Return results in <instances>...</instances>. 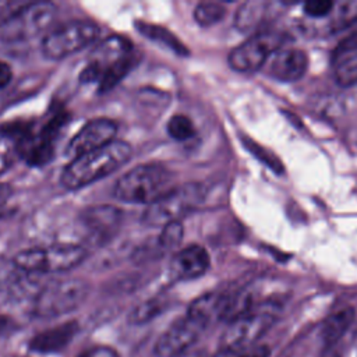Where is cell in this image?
<instances>
[{
	"label": "cell",
	"instance_id": "1",
	"mask_svg": "<svg viewBox=\"0 0 357 357\" xmlns=\"http://www.w3.org/2000/svg\"><path fill=\"white\" fill-rule=\"evenodd\" d=\"M131 42L121 35H110L91 52L79 73L82 84H96L100 92L110 91L132 67Z\"/></svg>",
	"mask_w": 357,
	"mask_h": 357
},
{
	"label": "cell",
	"instance_id": "2",
	"mask_svg": "<svg viewBox=\"0 0 357 357\" xmlns=\"http://www.w3.org/2000/svg\"><path fill=\"white\" fill-rule=\"evenodd\" d=\"M132 155L131 145L121 139L77 156L70 160L60 174V183L67 190H78L89 185L120 169Z\"/></svg>",
	"mask_w": 357,
	"mask_h": 357
},
{
	"label": "cell",
	"instance_id": "3",
	"mask_svg": "<svg viewBox=\"0 0 357 357\" xmlns=\"http://www.w3.org/2000/svg\"><path fill=\"white\" fill-rule=\"evenodd\" d=\"M173 181V174L162 165H139L124 173L114 184L113 194L127 204L151 205L166 194Z\"/></svg>",
	"mask_w": 357,
	"mask_h": 357
},
{
	"label": "cell",
	"instance_id": "4",
	"mask_svg": "<svg viewBox=\"0 0 357 357\" xmlns=\"http://www.w3.org/2000/svg\"><path fill=\"white\" fill-rule=\"evenodd\" d=\"M278 304L262 301L247 312L227 322L222 335V349L241 354L258 340L276 321Z\"/></svg>",
	"mask_w": 357,
	"mask_h": 357
},
{
	"label": "cell",
	"instance_id": "5",
	"mask_svg": "<svg viewBox=\"0 0 357 357\" xmlns=\"http://www.w3.org/2000/svg\"><path fill=\"white\" fill-rule=\"evenodd\" d=\"M86 258L79 244H54L43 248H28L14 257V265L28 273H60L78 266Z\"/></svg>",
	"mask_w": 357,
	"mask_h": 357
},
{
	"label": "cell",
	"instance_id": "6",
	"mask_svg": "<svg viewBox=\"0 0 357 357\" xmlns=\"http://www.w3.org/2000/svg\"><path fill=\"white\" fill-rule=\"evenodd\" d=\"M89 293L82 279H63L45 284L36 294L32 312L38 318H56L77 310Z\"/></svg>",
	"mask_w": 357,
	"mask_h": 357
},
{
	"label": "cell",
	"instance_id": "7",
	"mask_svg": "<svg viewBox=\"0 0 357 357\" xmlns=\"http://www.w3.org/2000/svg\"><path fill=\"white\" fill-rule=\"evenodd\" d=\"M56 14L57 7L49 1L22 4L3 18L0 38L7 42L32 39L50 28Z\"/></svg>",
	"mask_w": 357,
	"mask_h": 357
},
{
	"label": "cell",
	"instance_id": "8",
	"mask_svg": "<svg viewBox=\"0 0 357 357\" xmlns=\"http://www.w3.org/2000/svg\"><path fill=\"white\" fill-rule=\"evenodd\" d=\"M100 33V28L89 21L64 22L46 32L42 39V53L50 60H61L92 45Z\"/></svg>",
	"mask_w": 357,
	"mask_h": 357
},
{
	"label": "cell",
	"instance_id": "9",
	"mask_svg": "<svg viewBox=\"0 0 357 357\" xmlns=\"http://www.w3.org/2000/svg\"><path fill=\"white\" fill-rule=\"evenodd\" d=\"M202 199L199 184L187 183L174 185L153 204L148 205L144 213V222L151 226H165L172 222H180L183 216L191 212Z\"/></svg>",
	"mask_w": 357,
	"mask_h": 357
},
{
	"label": "cell",
	"instance_id": "10",
	"mask_svg": "<svg viewBox=\"0 0 357 357\" xmlns=\"http://www.w3.org/2000/svg\"><path fill=\"white\" fill-rule=\"evenodd\" d=\"M283 38L280 33H255L234 47L227 57L230 67L238 73L259 70L268 57L279 50Z\"/></svg>",
	"mask_w": 357,
	"mask_h": 357
},
{
	"label": "cell",
	"instance_id": "11",
	"mask_svg": "<svg viewBox=\"0 0 357 357\" xmlns=\"http://www.w3.org/2000/svg\"><path fill=\"white\" fill-rule=\"evenodd\" d=\"M208 325L187 312L184 317L173 322L155 344V354L158 357H176L187 351L202 335Z\"/></svg>",
	"mask_w": 357,
	"mask_h": 357
},
{
	"label": "cell",
	"instance_id": "12",
	"mask_svg": "<svg viewBox=\"0 0 357 357\" xmlns=\"http://www.w3.org/2000/svg\"><path fill=\"white\" fill-rule=\"evenodd\" d=\"M117 124L106 117H96L82 126L66 146L70 159L99 149L116 139Z\"/></svg>",
	"mask_w": 357,
	"mask_h": 357
},
{
	"label": "cell",
	"instance_id": "13",
	"mask_svg": "<svg viewBox=\"0 0 357 357\" xmlns=\"http://www.w3.org/2000/svg\"><path fill=\"white\" fill-rule=\"evenodd\" d=\"M211 265L208 251L198 244H191L177 251L169 266L170 276L176 280H192L202 276Z\"/></svg>",
	"mask_w": 357,
	"mask_h": 357
},
{
	"label": "cell",
	"instance_id": "14",
	"mask_svg": "<svg viewBox=\"0 0 357 357\" xmlns=\"http://www.w3.org/2000/svg\"><path fill=\"white\" fill-rule=\"evenodd\" d=\"M82 226L95 241H106L113 237L121 223V211L113 205H96L84 211Z\"/></svg>",
	"mask_w": 357,
	"mask_h": 357
},
{
	"label": "cell",
	"instance_id": "15",
	"mask_svg": "<svg viewBox=\"0 0 357 357\" xmlns=\"http://www.w3.org/2000/svg\"><path fill=\"white\" fill-rule=\"evenodd\" d=\"M308 68V56L304 50L296 47L280 49L273 53L268 64V73L275 79L294 82L304 77Z\"/></svg>",
	"mask_w": 357,
	"mask_h": 357
},
{
	"label": "cell",
	"instance_id": "16",
	"mask_svg": "<svg viewBox=\"0 0 357 357\" xmlns=\"http://www.w3.org/2000/svg\"><path fill=\"white\" fill-rule=\"evenodd\" d=\"M78 326L75 322H66L63 325L50 328L38 333L29 347L38 353H56L64 349L75 336Z\"/></svg>",
	"mask_w": 357,
	"mask_h": 357
},
{
	"label": "cell",
	"instance_id": "17",
	"mask_svg": "<svg viewBox=\"0 0 357 357\" xmlns=\"http://www.w3.org/2000/svg\"><path fill=\"white\" fill-rule=\"evenodd\" d=\"M354 321V310L351 307L342 308L331 314L322 324L321 339L325 347H333L343 337Z\"/></svg>",
	"mask_w": 357,
	"mask_h": 357
},
{
	"label": "cell",
	"instance_id": "18",
	"mask_svg": "<svg viewBox=\"0 0 357 357\" xmlns=\"http://www.w3.org/2000/svg\"><path fill=\"white\" fill-rule=\"evenodd\" d=\"M135 26L144 36L166 46L172 52H174L180 56L188 54L187 47L180 42V39L176 35H173L170 31H167L166 28H163L160 25H155V24H148L144 21H137Z\"/></svg>",
	"mask_w": 357,
	"mask_h": 357
},
{
	"label": "cell",
	"instance_id": "19",
	"mask_svg": "<svg viewBox=\"0 0 357 357\" xmlns=\"http://www.w3.org/2000/svg\"><path fill=\"white\" fill-rule=\"evenodd\" d=\"M266 3L259 1H248L238 7L234 24L240 31H250L254 29L258 24H261L264 15L266 14Z\"/></svg>",
	"mask_w": 357,
	"mask_h": 357
},
{
	"label": "cell",
	"instance_id": "20",
	"mask_svg": "<svg viewBox=\"0 0 357 357\" xmlns=\"http://www.w3.org/2000/svg\"><path fill=\"white\" fill-rule=\"evenodd\" d=\"M335 79L340 86H351L357 84V54L350 53L337 57L335 67Z\"/></svg>",
	"mask_w": 357,
	"mask_h": 357
},
{
	"label": "cell",
	"instance_id": "21",
	"mask_svg": "<svg viewBox=\"0 0 357 357\" xmlns=\"http://www.w3.org/2000/svg\"><path fill=\"white\" fill-rule=\"evenodd\" d=\"M167 134L176 141H188L195 137V126L185 114H174L166 124Z\"/></svg>",
	"mask_w": 357,
	"mask_h": 357
},
{
	"label": "cell",
	"instance_id": "22",
	"mask_svg": "<svg viewBox=\"0 0 357 357\" xmlns=\"http://www.w3.org/2000/svg\"><path fill=\"white\" fill-rule=\"evenodd\" d=\"M226 15V8L220 3H199L194 8V20L201 26L218 24Z\"/></svg>",
	"mask_w": 357,
	"mask_h": 357
},
{
	"label": "cell",
	"instance_id": "23",
	"mask_svg": "<svg viewBox=\"0 0 357 357\" xmlns=\"http://www.w3.org/2000/svg\"><path fill=\"white\" fill-rule=\"evenodd\" d=\"M243 144H244V148H247L259 162H262L266 167H269L271 170H273L275 173L280 174L283 173V163L280 162V159L273 155L271 151H268L266 148L261 146L259 144H257L255 141L250 139V138H243Z\"/></svg>",
	"mask_w": 357,
	"mask_h": 357
},
{
	"label": "cell",
	"instance_id": "24",
	"mask_svg": "<svg viewBox=\"0 0 357 357\" xmlns=\"http://www.w3.org/2000/svg\"><path fill=\"white\" fill-rule=\"evenodd\" d=\"M17 153V139L11 134L0 132V176L11 167Z\"/></svg>",
	"mask_w": 357,
	"mask_h": 357
},
{
	"label": "cell",
	"instance_id": "25",
	"mask_svg": "<svg viewBox=\"0 0 357 357\" xmlns=\"http://www.w3.org/2000/svg\"><path fill=\"white\" fill-rule=\"evenodd\" d=\"M163 310V301L162 300H148L139 305H137L131 314L130 321L134 324H144L153 317H156Z\"/></svg>",
	"mask_w": 357,
	"mask_h": 357
},
{
	"label": "cell",
	"instance_id": "26",
	"mask_svg": "<svg viewBox=\"0 0 357 357\" xmlns=\"http://www.w3.org/2000/svg\"><path fill=\"white\" fill-rule=\"evenodd\" d=\"M183 234H184V227L181 222L167 223L162 227V233L159 236V244L166 250L176 248L180 244Z\"/></svg>",
	"mask_w": 357,
	"mask_h": 357
},
{
	"label": "cell",
	"instance_id": "27",
	"mask_svg": "<svg viewBox=\"0 0 357 357\" xmlns=\"http://www.w3.org/2000/svg\"><path fill=\"white\" fill-rule=\"evenodd\" d=\"M354 21H357V1L343 3L340 6L339 13H336L335 22L332 24V31L343 29L344 26L353 24Z\"/></svg>",
	"mask_w": 357,
	"mask_h": 357
},
{
	"label": "cell",
	"instance_id": "28",
	"mask_svg": "<svg viewBox=\"0 0 357 357\" xmlns=\"http://www.w3.org/2000/svg\"><path fill=\"white\" fill-rule=\"evenodd\" d=\"M333 7L335 4L328 0H311L303 4L304 13L312 18H322L328 15Z\"/></svg>",
	"mask_w": 357,
	"mask_h": 357
},
{
	"label": "cell",
	"instance_id": "29",
	"mask_svg": "<svg viewBox=\"0 0 357 357\" xmlns=\"http://www.w3.org/2000/svg\"><path fill=\"white\" fill-rule=\"evenodd\" d=\"M357 52V28L353 29L347 36H344L336 46L333 54L335 57H342L344 54L356 53Z\"/></svg>",
	"mask_w": 357,
	"mask_h": 357
},
{
	"label": "cell",
	"instance_id": "30",
	"mask_svg": "<svg viewBox=\"0 0 357 357\" xmlns=\"http://www.w3.org/2000/svg\"><path fill=\"white\" fill-rule=\"evenodd\" d=\"M13 79L11 66L3 60H0V89L6 88Z\"/></svg>",
	"mask_w": 357,
	"mask_h": 357
},
{
	"label": "cell",
	"instance_id": "31",
	"mask_svg": "<svg viewBox=\"0 0 357 357\" xmlns=\"http://www.w3.org/2000/svg\"><path fill=\"white\" fill-rule=\"evenodd\" d=\"M81 357H119V354L113 349L102 346V347H95V349L86 351Z\"/></svg>",
	"mask_w": 357,
	"mask_h": 357
},
{
	"label": "cell",
	"instance_id": "32",
	"mask_svg": "<svg viewBox=\"0 0 357 357\" xmlns=\"http://www.w3.org/2000/svg\"><path fill=\"white\" fill-rule=\"evenodd\" d=\"M11 195H13L11 185H8L6 183H0V213L3 212L6 205L8 204Z\"/></svg>",
	"mask_w": 357,
	"mask_h": 357
},
{
	"label": "cell",
	"instance_id": "33",
	"mask_svg": "<svg viewBox=\"0 0 357 357\" xmlns=\"http://www.w3.org/2000/svg\"><path fill=\"white\" fill-rule=\"evenodd\" d=\"M238 357H269V349L266 346H257L250 351L241 353Z\"/></svg>",
	"mask_w": 357,
	"mask_h": 357
},
{
	"label": "cell",
	"instance_id": "34",
	"mask_svg": "<svg viewBox=\"0 0 357 357\" xmlns=\"http://www.w3.org/2000/svg\"><path fill=\"white\" fill-rule=\"evenodd\" d=\"M321 357H342V354L336 349V346H333V347H325Z\"/></svg>",
	"mask_w": 357,
	"mask_h": 357
},
{
	"label": "cell",
	"instance_id": "35",
	"mask_svg": "<svg viewBox=\"0 0 357 357\" xmlns=\"http://www.w3.org/2000/svg\"><path fill=\"white\" fill-rule=\"evenodd\" d=\"M240 354L238 353H234V351H230V350H225V349H220L218 353H215L213 356L211 357H238Z\"/></svg>",
	"mask_w": 357,
	"mask_h": 357
},
{
	"label": "cell",
	"instance_id": "36",
	"mask_svg": "<svg viewBox=\"0 0 357 357\" xmlns=\"http://www.w3.org/2000/svg\"><path fill=\"white\" fill-rule=\"evenodd\" d=\"M14 357H21V356H14Z\"/></svg>",
	"mask_w": 357,
	"mask_h": 357
}]
</instances>
